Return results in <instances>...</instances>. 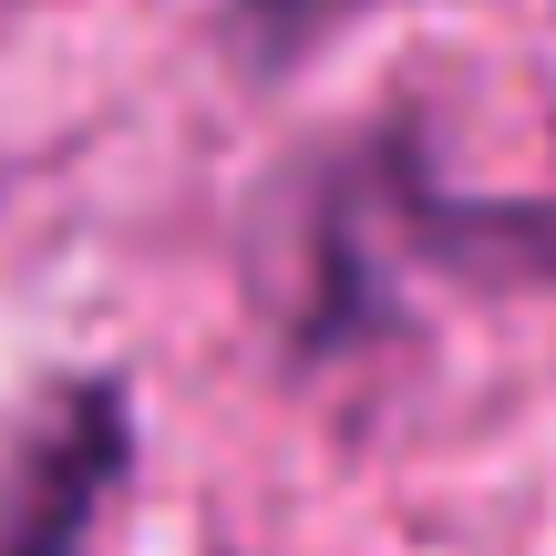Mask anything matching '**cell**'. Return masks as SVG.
Listing matches in <instances>:
<instances>
[{"mask_svg": "<svg viewBox=\"0 0 556 556\" xmlns=\"http://www.w3.org/2000/svg\"><path fill=\"white\" fill-rule=\"evenodd\" d=\"M124 454H135L124 392L114 381H62L0 454V556H83L93 516L124 484Z\"/></svg>", "mask_w": 556, "mask_h": 556, "instance_id": "6da1fadb", "label": "cell"}, {"mask_svg": "<svg viewBox=\"0 0 556 556\" xmlns=\"http://www.w3.org/2000/svg\"><path fill=\"white\" fill-rule=\"evenodd\" d=\"M351 11H371V0H248V11H238V41H248L258 73H278V62H299L319 31H340Z\"/></svg>", "mask_w": 556, "mask_h": 556, "instance_id": "7a4b0ae2", "label": "cell"}]
</instances>
